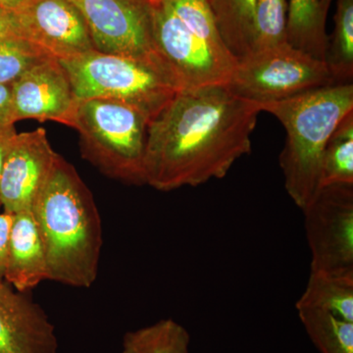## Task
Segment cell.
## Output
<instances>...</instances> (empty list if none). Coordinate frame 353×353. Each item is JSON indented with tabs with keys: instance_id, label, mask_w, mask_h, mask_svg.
I'll list each match as a JSON object with an SVG mask.
<instances>
[{
	"instance_id": "cell-12",
	"label": "cell",
	"mask_w": 353,
	"mask_h": 353,
	"mask_svg": "<svg viewBox=\"0 0 353 353\" xmlns=\"http://www.w3.org/2000/svg\"><path fill=\"white\" fill-rule=\"evenodd\" d=\"M28 41L57 59L94 50L82 14L70 0H24L19 8Z\"/></svg>"
},
{
	"instance_id": "cell-16",
	"label": "cell",
	"mask_w": 353,
	"mask_h": 353,
	"mask_svg": "<svg viewBox=\"0 0 353 353\" xmlns=\"http://www.w3.org/2000/svg\"><path fill=\"white\" fill-rule=\"evenodd\" d=\"M327 11L320 0H289L287 41L311 57L325 61L329 46Z\"/></svg>"
},
{
	"instance_id": "cell-1",
	"label": "cell",
	"mask_w": 353,
	"mask_h": 353,
	"mask_svg": "<svg viewBox=\"0 0 353 353\" xmlns=\"http://www.w3.org/2000/svg\"><path fill=\"white\" fill-rule=\"evenodd\" d=\"M260 112L226 85L176 92L148 125L146 185L171 192L225 178L252 152Z\"/></svg>"
},
{
	"instance_id": "cell-19",
	"label": "cell",
	"mask_w": 353,
	"mask_h": 353,
	"mask_svg": "<svg viewBox=\"0 0 353 353\" xmlns=\"http://www.w3.org/2000/svg\"><path fill=\"white\" fill-rule=\"evenodd\" d=\"M309 339L320 353H353V322L317 309H297Z\"/></svg>"
},
{
	"instance_id": "cell-24",
	"label": "cell",
	"mask_w": 353,
	"mask_h": 353,
	"mask_svg": "<svg viewBox=\"0 0 353 353\" xmlns=\"http://www.w3.org/2000/svg\"><path fill=\"white\" fill-rule=\"evenodd\" d=\"M0 39H27L17 9L0 8Z\"/></svg>"
},
{
	"instance_id": "cell-31",
	"label": "cell",
	"mask_w": 353,
	"mask_h": 353,
	"mask_svg": "<svg viewBox=\"0 0 353 353\" xmlns=\"http://www.w3.org/2000/svg\"><path fill=\"white\" fill-rule=\"evenodd\" d=\"M208 1H209V0H208Z\"/></svg>"
},
{
	"instance_id": "cell-11",
	"label": "cell",
	"mask_w": 353,
	"mask_h": 353,
	"mask_svg": "<svg viewBox=\"0 0 353 353\" xmlns=\"http://www.w3.org/2000/svg\"><path fill=\"white\" fill-rule=\"evenodd\" d=\"M14 121H54L71 127L77 101L68 74L57 58L34 65L12 83Z\"/></svg>"
},
{
	"instance_id": "cell-5",
	"label": "cell",
	"mask_w": 353,
	"mask_h": 353,
	"mask_svg": "<svg viewBox=\"0 0 353 353\" xmlns=\"http://www.w3.org/2000/svg\"><path fill=\"white\" fill-rule=\"evenodd\" d=\"M58 61L68 74L77 101L125 102L150 121L180 92L157 57H125L92 50Z\"/></svg>"
},
{
	"instance_id": "cell-6",
	"label": "cell",
	"mask_w": 353,
	"mask_h": 353,
	"mask_svg": "<svg viewBox=\"0 0 353 353\" xmlns=\"http://www.w3.org/2000/svg\"><path fill=\"white\" fill-rule=\"evenodd\" d=\"M334 83L326 62L288 41L238 59L226 83L233 94L257 104L284 101Z\"/></svg>"
},
{
	"instance_id": "cell-4",
	"label": "cell",
	"mask_w": 353,
	"mask_h": 353,
	"mask_svg": "<svg viewBox=\"0 0 353 353\" xmlns=\"http://www.w3.org/2000/svg\"><path fill=\"white\" fill-rule=\"evenodd\" d=\"M150 122L125 102L92 99L78 102L71 127L80 136L83 159L113 180L143 185Z\"/></svg>"
},
{
	"instance_id": "cell-3",
	"label": "cell",
	"mask_w": 353,
	"mask_h": 353,
	"mask_svg": "<svg viewBox=\"0 0 353 353\" xmlns=\"http://www.w3.org/2000/svg\"><path fill=\"white\" fill-rule=\"evenodd\" d=\"M285 131L279 157L285 190L303 211L321 189L322 155L341 121L353 111V85L332 83L284 101L259 104Z\"/></svg>"
},
{
	"instance_id": "cell-13",
	"label": "cell",
	"mask_w": 353,
	"mask_h": 353,
	"mask_svg": "<svg viewBox=\"0 0 353 353\" xmlns=\"http://www.w3.org/2000/svg\"><path fill=\"white\" fill-rule=\"evenodd\" d=\"M0 353H59L55 327L46 311L2 279Z\"/></svg>"
},
{
	"instance_id": "cell-21",
	"label": "cell",
	"mask_w": 353,
	"mask_h": 353,
	"mask_svg": "<svg viewBox=\"0 0 353 353\" xmlns=\"http://www.w3.org/2000/svg\"><path fill=\"white\" fill-rule=\"evenodd\" d=\"M325 62L334 83H352L353 0H338L333 36L329 39Z\"/></svg>"
},
{
	"instance_id": "cell-25",
	"label": "cell",
	"mask_w": 353,
	"mask_h": 353,
	"mask_svg": "<svg viewBox=\"0 0 353 353\" xmlns=\"http://www.w3.org/2000/svg\"><path fill=\"white\" fill-rule=\"evenodd\" d=\"M12 214L0 212V279L4 280L7 257H8L9 241H10Z\"/></svg>"
},
{
	"instance_id": "cell-7",
	"label": "cell",
	"mask_w": 353,
	"mask_h": 353,
	"mask_svg": "<svg viewBox=\"0 0 353 353\" xmlns=\"http://www.w3.org/2000/svg\"><path fill=\"white\" fill-rule=\"evenodd\" d=\"M153 48L179 90L226 85L238 59L190 29L165 0L150 4Z\"/></svg>"
},
{
	"instance_id": "cell-20",
	"label": "cell",
	"mask_w": 353,
	"mask_h": 353,
	"mask_svg": "<svg viewBox=\"0 0 353 353\" xmlns=\"http://www.w3.org/2000/svg\"><path fill=\"white\" fill-rule=\"evenodd\" d=\"M320 185H353V111L341 121L327 141Z\"/></svg>"
},
{
	"instance_id": "cell-26",
	"label": "cell",
	"mask_w": 353,
	"mask_h": 353,
	"mask_svg": "<svg viewBox=\"0 0 353 353\" xmlns=\"http://www.w3.org/2000/svg\"><path fill=\"white\" fill-rule=\"evenodd\" d=\"M14 123L12 83H0V127Z\"/></svg>"
},
{
	"instance_id": "cell-23",
	"label": "cell",
	"mask_w": 353,
	"mask_h": 353,
	"mask_svg": "<svg viewBox=\"0 0 353 353\" xmlns=\"http://www.w3.org/2000/svg\"><path fill=\"white\" fill-rule=\"evenodd\" d=\"M50 57L48 51L27 39H0V83L11 85Z\"/></svg>"
},
{
	"instance_id": "cell-18",
	"label": "cell",
	"mask_w": 353,
	"mask_h": 353,
	"mask_svg": "<svg viewBox=\"0 0 353 353\" xmlns=\"http://www.w3.org/2000/svg\"><path fill=\"white\" fill-rule=\"evenodd\" d=\"M190 334L167 318L125 334L121 353H190Z\"/></svg>"
},
{
	"instance_id": "cell-28",
	"label": "cell",
	"mask_w": 353,
	"mask_h": 353,
	"mask_svg": "<svg viewBox=\"0 0 353 353\" xmlns=\"http://www.w3.org/2000/svg\"><path fill=\"white\" fill-rule=\"evenodd\" d=\"M24 0H0V8L17 9Z\"/></svg>"
},
{
	"instance_id": "cell-9",
	"label": "cell",
	"mask_w": 353,
	"mask_h": 353,
	"mask_svg": "<svg viewBox=\"0 0 353 353\" xmlns=\"http://www.w3.org/2000/svg\"><path fill=\"white\" fill-rule=\"evenodd\" d=\"M70 1L82 14L95 50L125 57H157L150 6L145 0Z\"/></svg>"
},
{
	"instance_id": "cell-15",
	"label": "cell",
	"mask_w": 353,
	"mask_h": 353,
	"mask_svg": "<svg viewBox=\"0 0 353 353\" xmlns=\"http://www.w3.org/2000/svg\"><path fill=\"white\" fill-rule=\"evenodd\" d=\"M297 309H317L353 322V269L310 270Z\"/></svg>"
},
{
	"instance_id": "cell-22",
	"label": "cell",
	"mask_w": 353,
	"mask_h": 353,
	"mask_svg": "<svg viewBox=\"0 0 353 353\" xmlns=\"http://www.w3.org/2000/svg\"><path fill=\"white\" fill-rule=\"evenodd\" d=\"M287 23V0H257L252 51L285 43Z\"/></svg>"
},
{
	"instance_id": "cell-14",
	"label": "cell",
	"mask_w": 353,
	"mask_h": 353,
	"mask_svg": "<svg viewBox=\"0 0 353 353\" xmlns=\"http://www.w3.org/2000/svg\"><path fill=\"white\" fill-rule=\"evenodd\" d=\"M48 280L46 250L32 211L12 214L4 281L20 292Z\"/></svg>"
},
{
	"instance_id": "cell-2",
	"label": "cell",
	"mask_w": 353,
	"mask_h": 353,
	"mask_svg": "<svg viewBox=\"0 0 353 353\" xmlns=\"http://www.w3.org/2000/svg\"><path fill=\"white\" fill-rule=\"evenodd\" d=\"M46 250L48 280L88 289L99 275L103 232L92 192L58 154L32 209Z\"/></svg>"
},
{
	"instance_id": "cell-29",
	"label": "cell",
	"mask_w": 353,
	"mask_h": 353,
	"mask_svg": "<svg viewBox=\"0 0 353 353\" xmlns=\"http://www.w3.org/2000/svg\"><path fill=\"white\" fill-rule=\"evenodd\" d=\"M320 2H321L323 8H324L325 11H327L328 12L329 7L331 6L332 0H320Z\"/></svg>"
},
{
	"instance_id": "cell-27",
	"label": "cell",
	"mask_w": 353,
	"mask_h": 353,
	"mask_svg": "<svg viewBox=\"0 0 353 353\" xmlns=\"http://www.w3.org/2000/svg\"><path fill=\"white\" fill-rule=\"evenodd\" d=\"M15 134L16 130L14 125L0 127V176H1L2 166H3L7 148Z\"/></svg>"
},
{
	"instance_id": "cell-30",
	"label": "cell",
	"mask_w": 353,
	"mask_h": 353,
	"mask_svg": "<svg viewBox=\"0 0 353 353\" xmlns=\"http://www.w3.org/2000/svg\"><path fill=\"white\" fill-rule=\"evenodd\" d=\"M145 1H148L150 4H155L158 3V2L161 1V0H145Z\"/></svg>"
},
{
	"instance_id": "cell-10",
	"label": "cell",
	"mask_w": 353,
	"mask_h": 353,
	"mask_svg": "<svg viewBox=\"0 0 353 353\" xmlns=\"http://www.w3.org/2000/svg\"><path fill=\"white\" fill-rule=\"evenodd\" d=\"M57 155L43 128L16 132L7 148L0 176V206L4 212L32 210Z\"/></svg>"
},
{
	"instance_id": "cell-8",
	"label": "cell",
	"mask_w": 353,
	"mask_h": 353,
	"mask_svg": "<svg viewBox=\"0 0 353 353\" xmlns=\"http://www.w3.org/2000/svg\"><path fill=\"white\" fill-rule=\"evenodd\" d=\"M303 212L310 270L353 269V185L322 187Z\"/></svg>"
},
{
	"instance_id": "cell-17",
	"label": "cell",
	"mask_w": 353,
	"mask_h": 353,
	"mask_svg": "<svg viewBox=\"0 0 353 353\" xmlns=\"http://www.w3.org/2000/svg\"><path fill=\"white\" fill-rule=\"evenodd\" d=\"M257 0H209L223 41L236 59L252 51Z\"/></svg>"
}]
</instances>
